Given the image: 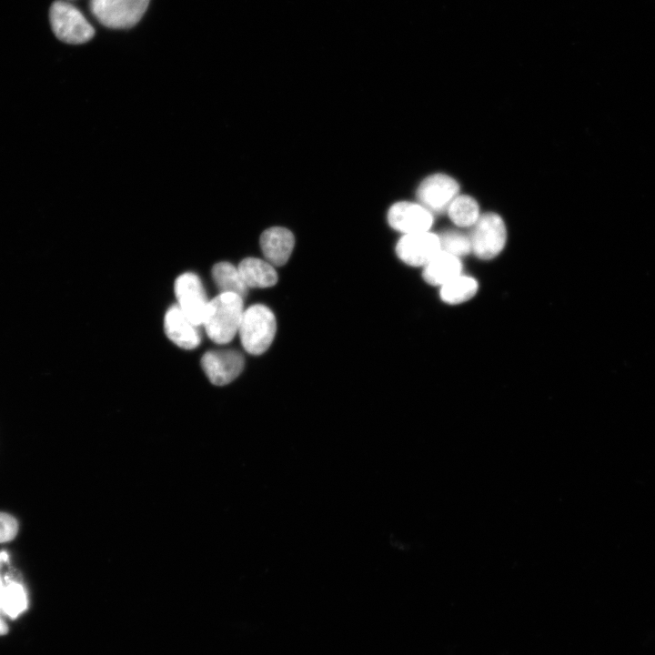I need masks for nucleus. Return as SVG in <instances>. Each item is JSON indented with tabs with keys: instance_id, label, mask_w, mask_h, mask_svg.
<instances>
[{
	"instance_id": "nucleus-1",
	"label": "nucleus",
	"mask_w": 655,
	"mask_h": 655,
	"mask_svg": "<svg viewBox=\"0 0 655 655\" xmlns=\"http://www.w3.org/2000/svg\"><path fill=\"white\" fill-rule=\"evenodd\" d=\"M243 297L220 293L207 303L203 325L208 338L217 344L230 342L238 333L244 313Z\"/></svg>"
},
{
	"instance_id": "nucleus-2",
	"label": "nucleus",
	"mask_w": 655,
	"mask_h": 655,
	"mask_svg": "<svg viewBox=\"0 0 655 655\" xmlns=\"http://www.w3.org/2000/svg\"><path fill=\"white\" fill-rule=\"evenodd\" d=\"M277 331V320L272 310L255 304L244 310L238 328L241 344L251 355H261L271 346Z\"/></svg>"
},
{
	"instance_id": "nucleus-3",
	"label": "nucleus",
	"mask_w": 655,
	"mask_h": 655,
	"mask_svg": "<svg viewBox=\"0 0 655 655\" xmlns=\"http://www.w3.org/2000/svg\"><path fill=\"white\" fill-rule=\"evenodd\" d=\"M49 20L55 35L67 44H84L93 38L94 27L72 4L55 0L49 9Z\"/></svg>"
},
{
	"instance_id": "nucleus-4",
	"label": "nucleus",
	"mask_w": 655,
	"mask_h": 655,
	"mask_svg": "<svg viewBox=\"0 0 655 655\" xmlns=\"http://www.w3.org/2000/svg\"><path fill=\"white\" fill-rule=\"evenodd\" d=\"M150 0H90L92 15L103 25L123 29L137 24Z\"/></svg>"
},
{
	"instance_id": "nucleus-5",
	"label": "nucleus",
	"mask_w": 655,
	"mask_h": 655,
	"mask_svg": "<svg viewBox=\"0 0 655 655\" xmlns=\"http://www.w3.org/2000/svg\"><path fill=\"white\" fill-rule=\"evenodd\" d=\"M469 235L472 252L480 259L498 256L505 247L507 229L502 217L493 212L480 215Z\"/></svg>"
},
{
	"instance_id": "nucleus-6",
	"label": "nucleus",
	"mask_w": 655,
	"mask_h": 655,
	"mask_svg": "<svg viewBox=\"0 0 655 655\" xmlns=\"http://www.w3.org/2000/svg\"><path fill=\"white\" fill-rule=\"evenodd\" d=\"M175 295L187 318L197 327L201 325L208 300L198 276L191 272L180 275L175 281Z\"/></svg>"
},
{
	"instance_id": "nucleus-7",
	"label": "nucleus",
	"mask_w": 655,
	"mask_h": 655,
	"mask_svg": "<svg viewBox=\"0 0 655 655\" xmlns=\"http://www.w3.org/2000/svg\"><path fill=\"white\" fill-rule=\"evenodd\" d=\"M458 192L459 185L453 177L438 173L427 176L419 184L417 197L431 213H441L447 211Z\"/></svg>"
},
{
	"instance_id": "nucleus-8",
	"label": "nucleus",
	"mask_w": 655,
	"mask_h": 655,
	"mask_svg": "<svg viewBox=\"0 0 655 655\" xmlns=\"http://www.w3.org/2000/svg\"><path fill=\"white\" fill-rule=\"evenodd\" d=\"M440 250L438 235L429 231L405 234L396 245L397 256L412 267H424Z\"/></svg>"
},
{
	"instance_id": "nucleus-9",
	"label": "nucleus",
	"mask_w": 655,
	"mask_h": 655,
	"mask_svg": "<svg viewBox=\"0 0 655 655\" xmlns=\"http://www.w3.org/2000/svg\"><path fill=\"white\" fill-rule=\"evenodd\" d=\"M244 365L243 355L234 349L209 350L201 358V366L206 376L217 386L232 382L240 375Z\"/></svg>"
},
{
	"instance_id": "nucleus-10",
	"label": "nucleus",
	"mask_w": 655,
	"mask_h": 655,
	"mask_svg": "<svg viewBox=\"0 0 655 655\" xmlns=\"http://www.w3.org/2000/svg\"><path fill=\"white\" fill-rule=\"evenodd\" d=\"M387 217L389 226L404 235L428 231L433 224V214L428 209L409 201L393 204Z\"/></svg>"
},
{
	"instance_id": "nucleus-11",
	"label": "nucleus",
	"mask_w": 655,
	"mask_h": 655,
	"mask_svg": "<svg viewBox=\"0 0 655 655\" xmlns=\"http://www.w3.org/2000/svg\"><path fill=\"white\" fill-rule=\"evenodd\" d=\"M164 329L166 337L181 348L193 349L200 344L197 326L187 318L177 304L167 309Z\"/></svg>"
},
{
	"instance_id": "nucleus-12",
	"label": "nucleus",
	"mask_w": 655,
	"mask_h": 655,
	"mask_svg": "<svg viewBox=\"0 0 655 655\" xmlns=\"http://www.w3.org/2000/svg\"><path fill=\"white\" fill-rule=\"evenodd\" d=\"M294 246L293 233L282 227H269L260 237L261 251L266 260L274 267L284 266L288 261Z\"/></svg>"
},
{
	"instance_id": "nucleus-13",
	"label": "nucleus",
	"mask_w": 655,
	"mask_h": 655,
	"mask_svg": "<svg viewBox=\"0 0 655 655\" xmlns=\"http://www.w3.org/2000/svg\"><path fill=\"white\" fill-rule=\"evenodd\" d=\"M423 267L425 281L441 287L461 274L462 264L458 257L441 249Z\"/></svg>"
},
{
	"instance_id": "nucleus-14",
	"label": "nucleus",
	"mask_w": 655,
	"mask_h": 655,
	"mask_svg": "<svg viewBox=\"0 0 655 655\" xmlns=\"http://www.w3.org/2000/svg\"><path fill=\"white\" fill-rule=\"evenodd\" d=\"M237 268L248 288L270 287L277 282L275 267L267 260L247 257L239 263Z\"/></svg>"
},
{
	"instance_id": "nucleus-15",
	"label": "nucleus",
	"mask_w": 655,
	"mask_h": 655,
	"mask_svg": "<svg viewBox=\"0 0 655 655\" xmlns=\"http://www.w3.org/2000/svg\"><path fill=\"white\" fill-rule=\"evenodd\" d=\"M212 277L221 293H235L244 297L248 287L244 283L238 268L229 262H218L212 267Z\"/></svg>"
},
{
	"instance_id": "nucleus-16",
	"label": "nucleus",
	"mask_w": 655,
	"mask_h": 655,
	"mask_svg": "<svg viewBox=\"0 0 655 655\" xmlns=\"http://www.w3.org/2000/svg\"><path fill=\"white\" fill-rule=\"evenodd\" d=\"M447 212L458 227H473L480 217L478 202L470 196L458 195L448 206Z\"/></svg>"
},
{
	"instance_id": "nucleus-17",
	"label": "nucleus",
	"mask_w": 655,
	"mask_h": 655,
	"mask_svg": "<svg viewBox=\"0 0 655 655\" xmlns=\"http://www.w3.org/2000/svg\"><path fill=\"white\" fill-rule=\"evenodd\" d=\"M478 287L475 278L460 274L441 286L440 297L448 304H460L470 299L476 294Z\"/></svg>"
},
{
	"instance_id": "nucleus-18",
	"label": "nucleus",
	"mask_w": 655,
	"mask_h": 655,
	"mask_svg": "<svg viewBox=\"0 0 655 655\" xmlns=\"http://www.w3.org/2000/svg\"><path fill=\"white\" fill-rule=\"evenodd\" d=\"M27 607L26 593L23 586L17 582H9L5 586L1 612L15 619Z\"/></svg>"
},
{
	"instance_id": "nucleus-19",
	"label": "nucleus",
	"mask_w": 655,
	"mask_h": 655,
	"mask_svg": "<svg viewBox=\"0 0 655 655\" xmlns=\"http://www.w3.org/2000/svg\"><path fill=\"white\" fill-rule=\"evenodd\" d=\"M441 249L457 257L472 252L469 236L458 231L449 230L438 235Z\"/></svg>"
},
{
	"instance_id": "nucleus-20",
	"label": "nucleus",
	"mask_w": 655,
	"mask_h": 655,
	"mask_svg": "<svg viewBox=\"0 0 655 655\" xmlns=\"http://www.w3.org/2000/svg\"><path fill=\"white\" fill-rule=\"evenodd\" d=\"M18 523L16 519L5 512H0V542L12 540L17 534Z\"/></svg>"
},
{
	"instance_id": "nucleus-21",
	"label": "nucleus",
	"mask_w": 655,
	"mask_h": 655,
	"mask_svg": "<svg viewBox=\"0 0 655 655\" xmlns=\"http://www.w3.org/2000/svg\"><path fill=\"white\" fill-rule=\"evenodd\" d=\"M8 632V626L0 615V636Z\"/></svg>"
},
{
	"instance_id": "nucleus-22",
	"label": "nucleus",
	"mask_w": 655,
	"mask_h": 655,
	"mask_svg": "<svg viewBox=\"0 0 655 655\" xmlns=\"http://www.w3.org/2000/svg\"><path fill=\"white\" fill-rule=\"evenodd\" d=\"M5 586V585L2 582V580L0 579V612H1V606H2V600H3Z\"/></svg>"
}]
</instances>
